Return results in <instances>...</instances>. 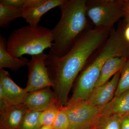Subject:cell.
Here are the masks:
<instances>
[{"instance_id":"1","label":"cell","mask_w":129,"mask_h":129,"mask_svg":"<svg viewBox=\"0 0 129 129\" xmlns=\"http://www.w3.org/2000/svg\"><path fill=\"white\" fill-rule=\"evenodd\" d=\"M111 32L101 28H90L81 35L64 55L58 57L49 51L46 65L53 91L61 106L67 105L74 82L90 57L105 42Z\"/></svg>"},{"instance_id":"2","label":"cell","mask_w":129,"mask_h":129,"mask_svg":"<svg viewBox=\"0 0 129 129\" xmlns=\"http://www.w3.org/2000/svg\"><path fill=\"white\" fill-rule=\"evenodd\" d=\"M86 0H67L59 7L60 20L52 29L53 45L50 51L58 57L64 55L89 27Z\"/></svg>"},{"instance_id":"3","label":"cell","mask_w":129,"mask_h":129,"mask_svg":"<svg viewBox=\"0 0 129 129\" xmlns=\"http://www.w3.org/2000/svg\"><path fill=\"white\" fill-rule=\"evenodd\" d=\"M53 41L51 29L29 24L12 32L7 40V50L17 58L26 54L34 55L42 53L46 48H51Z\"/></svg>"},{"instance_id":"4","label":"cell","mask_w":129,"mask_h":129,"mask_svg":"<svg viewBox=\"0 0 129 129\" xmlns=\"http://www.w3.org/2000/svg\"><path fill=\"white\" fill-rule=\"evenodd\" d=\"M125 0H86V14L96 28L112 31L124 17Z\"/></svg>"},{"instance_id":"5","label":"cell","mask_w":129,"mask_h":129,"mask_svg":"<svg viewBox=\"0 0 129 129\" xmlns=\"http://www.w3.org/2000/svg\"><path fill=\"white\" fill-rule=\"evenodd\" d=\"M70 122V129H92L101 115V110L87 101L64 106Z\"/></svg>"},{"instance_id":"6","label":"cell","mask_w":129,"mask_h":129,"mask_svg":"<svg viewBox=\"0 0 129 129\" xmlns=\"http://www.w3.org/2000/svg\"><path fill=\"white\" fill-rule=\"evenodd\" d=\"M47 56L44 52L32 56L28 62V74L25 88L28 92L53 86L46 65Z\"/></svg>"},{"instance_id":"7","label":"cell","mask_w":129,"mask_h":129,"mask_svg":"<svg viewBox=\"0 0 129 129\" xmlns=\"http://www.w3.org/2000/svg\"><path fill=\"white\" fill-rule=\"evenodd\" d=\"M28 92L26 88L18 86L7 71L0 69V96L13 105L23 104Z\"/></svg>"},{"instance_id":"8","label":"cell","mask_w":129,"mask_h":129,"mask_svg":"<svg viewBox=\"0 0 129 129\" xmlns=\"http://www.w3.org/2000/svg\"><path fill=\"white\" fill-rule=\"evenodd\" d=\"M23 104L28 110L40 112L60 105L55 92L50 88L28 92Z\"/></svg>"},{"instance_id":"9","label":"cell","mask_w":129,"mask_h":129,"mask_svg":"<svg viewBox=\"0 0 129 129\" xmlns=\"http://www.w3.org/2000/svg\"><path fill=\"white\" fill-rule=\"evenodd\" d=\"M120 71L115 74L106 84L94 88L87 101L101 111L115 96L120 79Z\"/></svg>"},{"instance_id":"10","label":"cell","mask_w":129,"mask_h":129,"mask_svg":"<svg viewBox=\"0 0 129 129\" xmlns=\"http://www.w3.org/2000/svg\"><path fill=\"white\" fill-rule=\"evenodd\" d=\"M24 104L11 105L0 112L2 129H19L25 113L28 111Z\"/></svg>"},{"instance_id":"11","label":"cell","mask_w":129,"mask_h":129,"mask_svg":"<svg viewBox=\"0 0 129 129\" xmlns=\"http://www.w3.org/2000/svg\"><path fill=\"white\" fill-rule=\"evenodd\" d=\"M66 1L67 0H44L39 6L24 10L22 18L29 25L38 26L43 15L51 9L59 7Z\"/></svg>"},{"instance_id":"12","label":"cell","mask_w":129,"mask_h":129,"mask_svg":"<svg viewBox=\"0 0 129 129\" xmlns=\"http://www.w3.org/2000/svg\"><path fill=\"white\" fill-rule=\"evenodd\" d=\"M101 115H129V90L120 95L114 96L112 99L102 109Z\"/></svg>"},{"instance_id":"13","label":"cell","mask_w":129,"mask_h":129,"mask_svg":"<svg viewBox=\"0 0 129 129\" xmlns=\"http://www.w3.org/2000/svg\"><path fill=\"white\" fill-rule=\"evenodd\" d=\"M7 41L0 35V69L8 68L16 72L20 68L27 65L28 60L26 58L14 57L7 50Z\"/></svg>"},{"instance_id":"14","label":"cell","mask_w":129,"mask_h":129,"mask_svg":"<svg viewBox=\"0 0 129 129\" xmlns=\"http://www.w3.org/2000/svg\"><path fill=\"white\" fill-rule=\"evenodd\" d=\"M128 58L124 57H113L108 58L103 67L95 88L108 82L111 77L121 70Z\"/></svg>"},{"instance_id":"15","label":"cell","mask_w":129,"mask_h":129,"mask_svg":"<svg viewBox=\"0 0 129 129\" xmlns=\"http://www.w3.org/2000/svg\"><path fill=\"white\" fill-rule=\"evenodd\" d=\"M23 8L8 6L0 3V27H7L13 21L18 18L22 17Z\"/></svg>"},{"instance_id":"16","label":"cell","mask_w":129,"mask_h":129,"mask_svg":"<svg viewBox=\"0 0 129 129\" xmlns=\"http://www.w3.org/2000/svg\"><path fill=\"white\" fill-rule=\"evenodd\" d=\"M121 116L100 115L92 129H120Z\"/></svg>"},{"instance_id":"17","label":"cell","mask_w":129,"mask_h":129,"mask_svg":"<svg viewBox=\"0 0 129 129\" xmlns=\"http://www.w3.org/2000/svg\"><path fill=\"white\" fill-rule=\"evenodd\" d=\"M41 112L29 110L21 122L19 129H40L39 117Z\"/></svg>"},{"instance_id":"18","label":"cell","mask_w":129,"mask_h":129,"mask_svg":"<svg viewBox=\"0 0 129 129\" xmlns=\"http://www.w3.org/2000/svg\"><path fill=\"white\" fill-rule=\"evenodd\" d=\"M129 90V57L120 71V75L115 96Z\"/></svg>"},{"instance_id":"19","label":"cell","mask_w":129,"mask_h":129,"mask_svg":"<svg viewBox=\"0 0 129 129\" xmlns=\"http://www.w3.org/2000/svg\"><path fill=\"white\" fill-rule=\"evenodd\" d=\"M63 106L57 105L41 112L39 120L41 127L43 125H52L59 110Z\"/></svg>"},{"instance_id":"20","label":"cell","mask_w":129,"mask_h":129,"mask_svg":"<svg viewBox=\"0 0 129 129\" xmlns=\"http://www.w3.org/2000/svg\"><path fill=\"white\" fill-rule=\"evenodd\" d=\"M52 126L53 129H70V122L64 106L59 110Z\"/></svg>"},{"instance_id":"21","label":"cell","mask_w":129,"mask_h":129,"mask_svg":"<svg viewBox=\"0 0 129 129\" xmlns=\"http://www.w3.org/2000/svg\"><path fill=\"white\" fill-rule=\"evenodd\" d=\"M24 2L25 0H1L0 3L8 6L23 8Z\"/></svg>"},{"instance_id":"22","label":"cell","mask_w":129,"mask_h":129,"mask_svg":"<svg viewBox=\"0 0 129 129\" xmlns=\"http://www.w3.org/2000/svg\"><path fill=\"white\" fill-rule=\"evenodd\" d=\"M44 0H25L23 6L24 10L30 9L40 5Z\"/></svg>"},{"instance_id":"23","label":"cell","mask_w":129,"mask_h":129,"mask_svg":"<svg viewBox=\"0 0 129 129\" xmlns=\"http://www.w3.org/2000/svg\"><path fill=\"white\" fill-rule=\"evenodd\" d=\"M120 129H129V115L121 117Z\"/></svg>"},{"instance_id":"24","label":"cell","mask_w":129,"mask_h":129,"mask_svg":"<svg viewBox=\"0 0 129 129\" xmlns=\"http://www.w3.org/2000/svg\"><path fill=\"white\" fill-rule=\"evenodd\" d=\"M123 24V35L124 39L129 44V21H125Z\"/></svg>"},{"instance_id":"25","label":"cell","mask_w":129,"mask_h":129,"mask_svg":"<svg viewBox=\"0 0 129 129\" xmlns=\"http://www.w3.org/2000/svg\"><path fill=\"white\" fill-rule=\"evenodd\" d=\"M124 17L125 21H129V1L125 0L123 6Z\"/></svg>"},{"instance_id":"26","label":"cell","mask_w":129,"mask_h":129,"mask_svg":"<svg viewBox=\"0 0 129 129\" xmlns=\"http://www.w3.org/2000/svg\"><path fill=\"white\" fill-rule=\"evenodd\" d=\"M40 129H53L52 125H43Z\"/></svg>"},{"instance_id":"27","label":"cell","mask_w":129,"mask_h":129,"mask_svg":"<svg viewBox=\"0 0 129 129\" xmlns=\"http://www.w3.org/2000/svg\"></svg>"}]
</instances>
